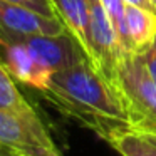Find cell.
Segmentation results:
<instances>
[{
  "mask_svg": "<svg viewBox=\"0 0 156 156\" xmlns=\"http://www.w3.org/2000/svg\"><path fill=\"white\" fill-rule=\"evenodd\" d=\"M42 94L104 139L114 128L128 126V116L116 89L96 71L89 59L54 72Z\"/></svg>",
  "mask_w": 156,
  "mask_h": 156,
  "instance_id": "6da1fadb",
  "label": "cell"
},
{
  "mask_svg": "<svg viewBox=\"0 0 156 156\" xmlns=\"http://www.w3.org/2000/svg\"><path fill=\"white\" fill-rule=\"evenodd\" d=\"M112 86L124 106L129 128L156 134V82L141 54H128L122 59Z\"/></svg>",
  "mask_w": 156,
  "mask_h": 156,
  "instance_id": "7a4b0ae2",
  "label": "cell"
},
{
  "mask_svg": "<svg viewBox=\"0 0 156 156\" xmlns=\"http://www.w3.org/2000/svg\"><path fill=\"white\" fill-rule=\"evenodd\" d=\"M89 4V41L91 64L109 82L114 84L116 72L128 52L122 49L116 29L101 0H87ZM114 87V86H112Z\"/></svg>",
  "mask_w": 156,
  "mask_h": 156,
  "instance_id": "3957f363",
  "label": "cell"
},
{
  "mask_svg": "<svg viewBox=\"0 0 156 156\" xmlns=\"http://www.w3.org/2000/svg\"><path fill=\"white\" fill-rule=\"evenodd\" d=\"M0 146L20 156H62L37 114L22 116L0 111Z\"/></svg>",
  "mask_w": 156,
  "mask_h": 156,
  "instance_id": "277c9868",
  "label": "cell"
},
{
  "mask_svg": "<svg viewBox=\"0 0 156 156\" xmlns=\"http://www.w3.org/2000/svg\"><path fill=\"white\" fill-rule=\"evenodd\" d=\"M5 32L24 44L39 62L51 67L54 72L64 71L82 59H87L84 51L79 47L77 41L67 30L57 35H24L9 30Z\"/></svg>",
  "mask_w": 156,
  "mask_h": 156,
  "instance_id": "5b68a950",
  "label": "cell"
},
{
  "mask_svg": "<svg viewBox=\"0 0 156 156\" xmlns=\"http://www.w3.org/2000/svg\"><path fill=\"white\" fill-rule=\"evenodd\" d=\"M0 57L12 74L22 84H27L37 91L44 92L52 81L54 71L34 57L24 44L14 39L10 34L0 29Z\"/></svg>",
  "mask_w": 156,
  "mask_h": 156,
  "instance_id": "8992f818",
  "label": "cell"
},
{
  "mask_svg": "<svg viewBox=\"0 0 156 156\" xmlns=\"http://www.w3.org/2000/svg\"><path fill=\"white\" fill-rule=\"evenodd\" d=\"M0 29L24 35H57L66 32L59 17H45L4 0H0Z\"/></svg>",
  "mask_w": 156,
  "mask_h": 156,
  "instance_id": "52a82bcc",
  "label": "cell"
},
{
  "mask_svg": "<svg viewBox=\"0 0 156 156\" xmlns=\"http://www.w3.org/2000/svg\"><path fill=\"white\" fill-rule=\"evenodd\" d=\"M57 17L66 30L77 41L91 61V41H89V4L87 0H52Z\"/></svg>",
  "mask_w": 156,
  "mask_h": 156,
  "instance_id": "ba28073f",
  "label": "cell"
},
{
  "mask_svg": "<svg viewBox=\"0 0 156 156\" xmlns=\"http://www.w3.org/2000/svg\"><path fill=\"white\" fill-rule=\"evenodd\" d=\"M126 30L129 52L143 55L156 42V12L126 4Z\"/></svg>",
  "mask_w": 156,
  "mask_h": 156,
  "instance_id": "9c48e42d",
  "label": "cell"
},
{
  "mask_svg": "<svg viewBox=\"0 0 156 156\" xmlns=\"http://www.w3.org/2000/svg\"><path fill=\"white\" fill-rule=\"evenodd\" d=\"M106 141L121 156H156V134L153 133L119 126L106 136Z\"/></svg>",
  "mask_w": 156,
  "mask_h": 156,
  "instance_id": "30bf717a",
  "label": "cell"
},
{
  "mask_svg": "<svg viewBox=\"0 0 156 156\" xmlns=\"http://www.w3.org/2000/svg\"><path fill=\"white\" fill-rule=\"evenodd\" d=\"M0 111L14 112V114H22V116H32L35 111L32 106L24 99L20 91L15 86V79L12 74L7 71L0 59Z\"/></svg>",
  "mask_w": 156,
  "mask_h": 156,
  "instance_id": "8fae6325",
  "label": "cell"
},
{
  "mask_svg": "<svg viewBox=\"0 0 156 156\" xmlns=\"http://www.w3.org/2000/svg\"><path fill=\"white\" fill-rule=\"evenodd\" d=\"M102 7L106 9L112 25L116 29V34L119 37L122 49L128 54L129 52V41H128V30H126V2L124 0H101Z\"/></svg>",
  "mask_w": 156,
  "mask_h": 156,
  "instance_id": "7c38bea8",
  "label": "cell"
},
{
  "mask_svg": "<svg viewBox=\"0 0 156 156\" xmlns=\"http://www.w3.org/2000/svg\"><path fill=\"white\" fill-rule=\"evenodd\" d=\"M4 2L22 5V7L30 9V10L37 12L41 15H45V17H57V12L54 9L52 0H4Z\"/></svg>",
  "mask_w": 156,
  "mask_h": 156,
  "instance_id": "4fadbf2b",
  "label": "cell"
},
{
  "mask_svg": "<svg viewBox=\"0 0 156 156\" xmlns=\"http://www.w3.org/2000/svg\"><path fill=\"white\" fill-rule=\"evenodd\" d=\"M143 59H144V66L148 69L151 79L156 82V42L143 54Z\"/></svg>",
  "mask_w": 156,
  "mask_h": 156,
  "instance_id": "5bb4252c",
  "label": "cell"
},
{
  "mask_svg": "<svg viewBox=\"0 0 156 156\" xmlns=\"http://www.w3.org/2000/svg\"><path fill=\"white\" fill-rule=\"evenodd\" d=\"M0 156H20V154L9 148H5V146H0Z\"/></svg>",
  "mask_w": 156,
  "mask_h": 156,
  "instance_id": "9a60e30c",
  "label": "cell"
}]
</instances>
